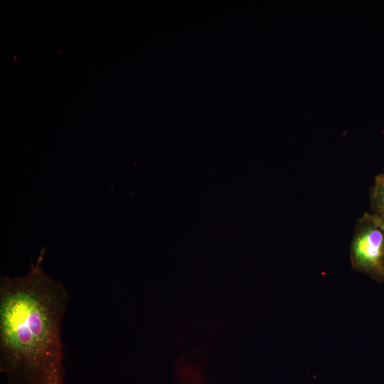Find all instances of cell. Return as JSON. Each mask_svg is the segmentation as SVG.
<instances>
[{"label":"cell","mask_w":384,"mask_h":384,"mask_svg":"<svg viewBox=\"0 0 384 384\" xmlns=\"http://www.w3.org/2000/svg\"><path fill=\"white\" fill-rule=\"evenodd\" d=\"M44 252L25 275L0 280V369L11 384H64L68 294L42 270Z\"/></svg>","instance_id":"6da1fadb"},{"label":"cell","mask_w":384,"mask_h":384,"mask_svg":"<svg viewBox=\"0 0 384 384\" xmlns=\"http://www.w3.org/2000/svg\"><path fill=\"white\" fill-rule=\"evenodd\" d=\"M353 255L358 267L384 274V235L381 230L375 225L361 231L353 241Z\"/></svg>","instance_id":"7a4b0ae2"},{"label":"cell","mask_w":384,"mask_h":384,"mask_svg":"<svg viewBox=\"0 0 384 384\" xmlns=\"http://www.w3.org/2000/svg\"><path fill=\"white\" fill-rule=\"evenodd\" d=\"M374 198L375 199V202L377 203L378 208L381 213V215H383V218L384 217V178H380V179L378 180L376 183L375 191H374Z\"/></svg>","instance_id":"277c9868"},{"label":"cell","mask_w":384,"mask_h":384,"mask_svg":"<svg viewBox=\"0 0 384 384\" xmlns=\"http://www.w3.org/2000/svg\"><path fill=\"white\" fill-rule=\"evenodd\" d=\"M383 218V219H384V217H383V218Z\"/></svg>","instance_id":"8992f818"},{"label":"cell","mask_w":384,"mask_h":384,"mask_svg":"<svg viewBox=\"0 0 384 384\" xmlns=\"http://www.w3.org/2000/svg\"><path fill=\"white\" fill-rule=\"evenodd\" d=\"M374 225L377 226L384 233V219L377 216L370 217Z\"/></svg>","instance_id":"5b68a950"},{"label":"cell","mask_w":384,"mask_h":384,"mask_svg":"<svg viewBox=\"0 0 384 384\" xmlns=\"http://www.w3.org/2000/svg\"><path fill=\"white\" fill-rule=\"evenodd\" d=\"M175 384H210L203 368L181 356L176 363Z\"/></svg>","instance_id":"3957f363"}]
</instances>
